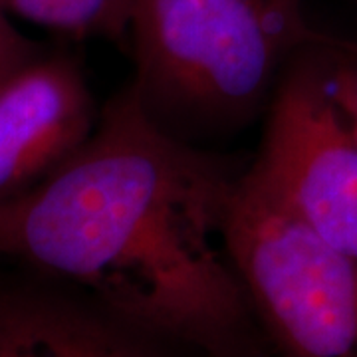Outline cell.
Returning a JSON list of instances; mask_svg holds the SVG:
<instances>
[{
	"instance_id": "cell-1",
	"label": "cell",
	"mask_w": 357,
	"mask_h": 357,
	"mask_svg": "<svg viewBox=\"0 0 357 357\" xmlns=\"http://www.w3.org/2000/svg\"><path fill=\"white\" fill-rule=\"evenodd\" d=\"M246 167L167 135L123 86L62 169L0 206V262L74 284L204 357H272L227 250Z\"/></svg>"
},
{
	"instance_id": "cell-9",
	"label": "cell",
	"mask_w": 357,
	"mask_h": 357,
	"mask_svg": "<svg viewBox=\"0 0 357 357\" xmlns=\"http://www.w3.org/2000/svg\"><path fill=\"white\" fill-rule=\"evenodd\" d=\"M46 46L28 38L14 18L0 6V86L32 62Z\"/></svg>"
},
{
	"instance_id": "cell-5",
	"label": "cell",
	"mask_w": 357,
	"mask_h": 357,
	"mask_svg": "<svg viewBox=\"0 0 357 357\" xmlns=\"http://www.w3.org/2000/svg\"><path fill=\"white\" fill-rule=\"evenodd\" d=\"M100 117L84 64L46 46L0 86V206L26 197L79 151Z\"/></svg>"
},
{
	"instance_id": "cell-10",
	"label": "cell",
	"mask_w": 357,
	"mask_h": 357,
	"mask_svg": "<svg viewBox=\"0 0 357 357\" xmlns=\"http://www.w3.org/2000/svg\"><path fill=\"white\" fill-rule=\"evenodd\" d=\"M351 2H354V4H356V10H357V0H351Z\"/></svg>"
},
{
	"instance_id": "cell-6",
	"label": "cell",
	"mask_w": 357,
	"mask_h": 357,
	"mask_svg": "<svg viewBox=\"0 0 357 357\" xmlns=\"http://www.w3.org/2000/svg\"><path fill=\"white\" fill-rule=\"evenodd\" d=\"M0 357H204L74 284L0 268Z\"/></svg>"
},
{
	"instance_id": "cell-7",
	"label": "cell",
	"mask_w": 357,
	"mask_h": 357,
	"mask_svg": "<svg viewBox=\"0 0 357 357\" xmlns=\"http://www.w3.org/2000/svg\"><path fill=\"white\" fill-rule=\"evenodd\" d=\"M135 0H0L13 18L48 28L66 38H102L128 50Z\"/></svg>"
},
{
	"instance_id": "cell-3",
	"label": "cell",
	"mask_w": 357,
	"mask_h": 357,
	"mask_svg": "<svg viewBox=\"0 0 357 357\" xmlns=\"http://www.w3.org/2000/svg\"><path fill=\"white\" fill-rule=\"evenodd\" d=\"M227 250L272 357H357V262L294 215L248 167Z\"/></svg>"
},
{
	"instance_id": "cell-8",
	"label": "cell",
	"mask_w": 357,
	"mask_h": 357,
	"mask_svg": "<svg viewBox=\"0 0 357 357\" xmlns=\"http://www.w3.org/2000/svg\"><path fill=\"white\" fill-rule=\"evenodd\" d=\"M328 77L333 98L357 139V40L333 38L328 44Z\"/></svg>"
},
{
	"instance_id": "cell-2",
	"label": "cell",
	"mask_w": 357,
	"mask_h": 357,
	"mask_svg": "<svg viewBox=\"0 0 357 357\" xmlns=\"http://www.w3.org/2000/svg\"><path fill=\"white\" fill-rule=\"evenodd\" d=\"M326 38L306 0H135L128 86L167 135L215 149L264 117L290 62Z\"/></svg>"
},
{
	"instance_id": "cell-4",
	"label": "cell",
	"mask_w": 357,
	"mask_h": 357,
	"mask_svg": "<svg viewBox=\"0 0 357 357\" xmlns=\"http://www.w3.org/2000/svg\"><path fill=\"white\" fill-rule=\"evenodd\" d=\"M332 40L300 52L286 68L248 171L357 262V139L330 88Z\"/></svg>"
}]
</instances>
